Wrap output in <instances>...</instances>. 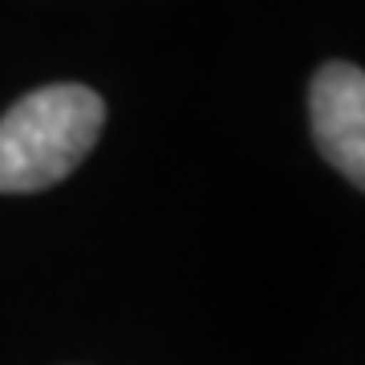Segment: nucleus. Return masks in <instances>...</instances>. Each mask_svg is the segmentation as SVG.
<instances>
[{"label": "nucleus", "instance_id": "obj_1", "mask_svg": "<svg viewBox=\"0 0 365 365\" xmlns=\"http://www.w3.org/2000/svg\"><path fill=\"white\" fill-rule=\"evenodd\" d=\"M106 106L90 86H45L0 118V191H45L93 150Z\"/></svg>", "mask_w": 365, "mask_h": 365}, {"label": "nucleus", "instance_id": "obj_2", "mask_svg": "<svg viewBox=\"0 0 365 365\" xmlns=\"http://www.w3.org/2000/svg\"><path fill=\"white\" fill-rule=\"evenodd\" d=\"M309 118L321 155L361 187L365 182V73L349 61H329L313 73Z\"/></svg>", "mask_w": 365, "mask_h": 365}]
</instances>
